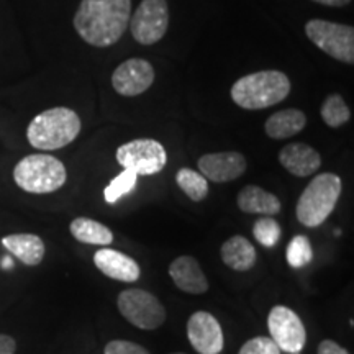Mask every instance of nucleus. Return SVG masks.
Returning <instances> with one entry per match:
<instances>
[{"instance_id":"obj_1","label":"nucleus","mask_w":354,"mask_h":354,"mask_svg":"<svg viewBox=\"0 0 354 354\" xmlns=\"http://www.w3.org/2000/svg\"><path fill=\"white\" fill-rule=\"evenodd\" d=\"M131 19V0H81L74 28L91 46L109 48L120 41Z\"/></svg>"},{"instance_id":"obj_2","label":"nucleus","mask_w":354,"mask_h":354,"mask_svg":"<svg viewBox=\"0 0 354 354\" xmlns=\"http://www.w3.org/2000/svg\"><path fill=\"white\" fill-rule=\"evenodd\" d=\"M290 79L281 71H258L238 79L230 95L238 107L245 110H263L281 104L290 94Z\"/></svg>"},{"instance_id":"obj_3","label":"nucleus","mask_w":354,"mask_h":354,"mask_svg":"<svg viewBox=\"0 0 354 354\" xmlns=\"http://www.w3.org/2000/svg\"><path fill=\"white\" fill-rule=\"evenodd\" d=\"M81 117L68 107H55L38 113L26 128V138L33 148L55 151L73 143L81 133Z\"/></svg>"},{"instance_id":"obj_4","label":"nucleus","mask_w":354,"mask_h":354,"mask_svg":"<svg viewBox=\"0 0 354 354\" xmlns=\"http://www.w3.org/2000/svg\"><path fill=\"white\" fill-rule=\"evenodd\" d=\"M343 183L333 172H323L310 180L297 202V220L304 227L317 228L333 214L342 196Z\"/></svg>"},{"instance_id":"obj_5","label":"nucleus","mask_w":354,"mask_h":354,"mask_svg":"<svg viewBox=\"0 0 354 354\" xmlns=\"http://www.w3.org/2000/svg\"><path fill=\"white\" fill-rule=\"evenodd\" d=\"M13 180L28 194H51L66 184L68 171L51 154H28L13 169Z\"/></svg>"},{"instance_id":"obj_6","label":"nucleus","mask_w":354,"mask_h":354,"mask_svg":"<svg viewBox=\"0 0 354 354\" xmlns=\"http://www.w3.org/2000/svg\"><path fill=\"white\" fill-rule=\"evenodd\" d=\"M305 35L333 59L344 64L354 63V28L351 25L313 19L305 24Z\"/></svg>"},{"instance_id":"obj_7","label":"nucleus","mask_w":354,"mask_h":354,"mask_svg":"<svg viewBox=\"0 0 354 354\" xmlns=\"http://www.w3.org/2000/svg\"><path fill=\"white\" fill-rule=\"evenodd\" d=\"M117 304L122 315L140 330H156L166 320L165 305L148 290H123L118 295Z\"/></svg>"},{"instance_id":"obj_8","label":"nucleus","mask_w":354,"mask_h":354,"mask_svg":"<svg viewBox=\"0 0 354 354\" xmlns=\"http://www.w3.org/2000/svg\"><path fill=\"white\" fill-rule=\"evenodd\" d=\"M117 162L123 169L133 171L136 176H153L165 169L167 153L159 141L140 138L128 141L117 149Z\"/></svg>"},{"instance_id":"obj_9","label":"nucleus","mask_w":354,"mask_h":354,"mask_svg":"<svg viewBox=\"0 0 354 354\" xmlns=\"http://www.w3.org/2000/svg\"><path fill=\"white\" fill-rule=\"evenodd\" d=\"M130 30L135 41L151 46L165 38L169 26V7L166 0H141L130 19Z\"/></svg>"},{"instance_id":"obj_10","label":"nucleus","mask_w":354,"mask_h":354,"mask_svg":"<svg viewBox=\"0 0 354 354\" xmlns=\"http://www.w3.org/2000/svg\"><path fill=\"white\" fill-rule=\"evenodd\" d=\"M268 328L271 339L279 349L289 354H300L307 343V331L294 310L284 305L272 307L268 315Z\"/></svg>"},{"instance_id":"obj_11","label":"nucleus","mask_w":354,"mask_h":354,"mask_svg":"<svg viewBox=\"0 0 354 354\" xmlns=\"http://www.w3.org/2000/svg\"><path fill=\"white\" fill-rule=\"evenodd\" d=\"M154 82V68L149 61L131 57L122 63L112 74V86L117 94L136 97L145 94Z\"/></svg>"},{"instance_id":"obj_12","label":"nucleus","mask_w":354,"mask_h":354,"mask_svg":"<svg viewBox=\"0 0 354 354\" xmlns=\"http://www.w3.org/2000/svg\"><path fill=\"white\" fill-rule=\"evenodd\" d=\"M187 338L194 349L201 354H220L223 351V330L216 318L209 312H196L187 322Z\"/></svg>"},{"instance_id":"obj_13","label":"nucleus","mask_w":354,"mask_h":354,"mask_svg":"<svg viewBox=\"0 0 354 354\" xmlns=\"http://www.w3.org/2000/svg\"><path fill=\"white\" fill-rule=\"evenodd\" d=\"M198 171L212 183L223 184L238 179L246 171V158L238 151L203 154L197 162Z\"/></svg>"},{"instance_id":"obj_14","label":"nucleus","mask_w":354,"mask_h":354,"mask_svg":"<svg viewBox=\"0 0 354 354\" xmlns=\"http://www.w3.org/2000/svg\"><path fill=\"white\" fill-rule=\"evenodd\" d=\"M94 264L102 274L120 282H136L141 269L135 259L120 251L104 248L94 254Z\"/></svg>"},{"instance_id":"obj_15","label":"nucleus","mask_w":354,"mask_h":354,"mask_svg":"<svg viewBox=\"0 0 354 354\" xmlns=\"http://www.w3.org/2000/svg\"><path fill=\"white\" fill-rule=\"evenodd\" d=\"M279 162L292 176L308 177L322 167V156L312 146L290 143L279 151Z\"/></svg>"},{"instance_id":"obj_16","label":"nucleus","mask_w":354,"mask_h":354,"mask_svg":"<svg viewBox=\"0 0 354 354\" xmlns=\"http://www.w3.org/2000/svg\"><path fill=\"white\" fill-rule=\"evenodd\" d=\"M169 276L177 289L187 294L201 295L209 290V281L203 274L201 264L192 256H180L169 266Z\"/></svg>"},{"instance_id":"obj_17","label":"nucleus","mask_w":354,"mask_h":354,"mask_svg":"<svg viewBox=\"0 0 354 354\" xmlns=\"http://www.w3.org/2000/svg\"><path fill=\"white\" fill-rule=\"evenodd\" d=\"M2 245L7 251L26 266H38L44 258L46 248L38 234L15 233L2 238Z\"/></svg>"},{"instance_id":"obj_18","label":"nucleus","mask_w":354,"mask_h":354,"mask_svg":"<svg viewBox=\"0 0 354 354\" xmlns=\"http://www.w3.org/2000/svg\"><path fill=\"white\" fill-rule=\"evenodd\" d=\"M238 207L245 214H259L266 216L277 215L281 212L282 205L281 201L274 196V194L268 192L259 185H246L238 194Z\"/></svg>"},{"instance_id":"obj_19","label":"nucleus","mask_w":354,"mask_h":354,"mask_svg":"<svg viewBox=\"0 0 354 354\" xmlns=\"http://www.w3.org/2000/svg\"><path fill=\"white\" fill-rule=\"evenodd\" d=\"M307 125V115L299 109H286L272 113L264 123V131L272 140H287Z\"/></svg>"},{"instance_id":"obj_20","label":"nucleus","mask_w":354,"mask_h":354,"mask_svg":"<svg viewBox=\"0 0 354 354\" xmlns=\"http://www.w3.org/2000/svg\"><path fill=\"white\" fill-rule=\"evenodd\" d=\"M220 254L225 266L238 272H246L253 269L256 259H258L253 243L246 240L245 236H232L225 241L221 245Z\"/></svg>"},{"instance_id":"obj_21","label":"nucleus","mask_w":354,"mask_h":354,"mask_svg":"<svg viewBox=\"0 0 354 354\" xmlns=\"http://www.w3.org/2000/svg\"><path fill=\"white\" fill-rule=\"evenodd\" d=\"M69 232L77 241L84 245L109 246L113 243V233L109 227H105L100 221H95L86 216L74 218L69 225Z\"/></svg>"},{"instance_id":"obj_22","label":"nucleus","mask_w":354,"mask_h":354,"mask_svg":"<svg viewBox=\"0 0 354 354\" xmlns=\"http://www.w3.org/2000/svg\"><path fill=\"white\" fill-rule=\"evenodd\" d=\"M176 183L185 196L194 202H202L209 194V180L201 172L189 169V167H183V169L177 171Z\"/></svg>"},{"instance_id":"obj_23","label":"nucleus","mask_w":354,"mask_h":354,"mask_svg":"<svg viewBox=\"0 0 354 354\" xmlns=\"http://www.w3.org/2000/svg\"><path fill=\"white\" fill-rule=\"evenodd\" d=\"M320 115L323 122L330 128H339L344 123L349 122L351 118V110H349L348 104L339 94H330L323 100Z\"/></svg>"},{"instance_id":"obj_24","label":"nucleus","mask_w":354,"mask_h":354,"mask_svg":"<svg viewBox=\"0 0 354 354\" xmlns=\"http://www.w3.org/2000/svg\"><path fill=\"white\" fill-rule=\"evenodd\" d=\"M286 258L290 268H304L307 266L313 258L312 245H310L308 238L304 234H297L295 238H292L286 250Z\"/></svg>"},{"instance_id":"obj_25","label":"nucleus","mask_w":354,"mask_h":354,"mask_svg":"<svg viewBox=\"0 0 354 354\" xmlns=\"http://www.w3.org/2000/svg\"><path fill=\"white\" fill-rule=\"evenodd\" d=\"M136 179H138V176H136L133 171H128V169L123 171L122 174H118L115 179L110 180V184L104 190L105 202L115 203L120 197L133 192L136 187Z\"/></svg>"},{"instance_id":"obj_26","label":"nucleus","mask_w":354,"mask_h":354,"mask_svg":"<svg viewBox=\"0 0 354 354\" xmlns=\"http://www.w3.org/2000/svg\"><path fill=\"white\" fill-rule=\"evenodd\" d=\"M253 234L256 240L259 241V245L266 248H274L281 240L282 228L279 225L277 220H274L272 216H261L259 220H256L253 227Z\"/></svg>"},{"instance_id":"obj_27","label":"nucleus","mask_w":354,"mask_h":354,"mask_svg":"<svg viewBox=\"0 0 354 354\" xmlns=\"http://www.w3.org/2000/svg\"><path fill=\"white\" fill-rule=\"evenodd\" d=\"M238 354H281V349L268 336H256L243 344Z\"/></svg>"},{"instance_id":"obj_28","label":"nucleus","mask_w":354,"mask_h":354,"mask_svg":"<svg viewBox=\"0 0 354 354\" xmlns=\"http://www.w3.org/2000/svg\"><path fill=\"white\" fill-rule=\"evenodd\" d=\"M104 354H149V351L138 343L125 342V339H113V342L107 343Z\"/></svg>"},{"instance_id":"obj_29","label":"nucleus","mask_w":354,"mask_h":354,"mask_svg":"<svg viewBox=\"0 0 354 354\" xmlns=\"http://www.w3.org/2000/svg\"><path fill=\"white\" fill-rule=\"evenodd\" d=\"M317 354H349L343 346H339L338 343L333 342V339H323V342L318 344Z\"/></svg>"},{"instance_id":"obj_30","label":"nucleus","mask_w":354,"mask_h":354,"mask_svg":"<svg viewBox=\"0 0 354 354\" xmlns=\"http://www.w3.org/2000/svg\"><path fill=\"white\" fill-rule=\"evenodd\" d=\"M17 342L8 335H0V354H15Z\"/></svg>"},{"instance_id":"obj_31","label":"nucleus","mask_w":354,"mask_h":354,"mask_svg":"<svg viewBox=\"0 0 354 354\" xmlns=\"http://www.w3.org/2000/svg\"><path fill=\"white\" fill-rule=\"evenodd\" d=\"M312 2L322 3L326 7H346L348 3H351V0H312Z\"/></svg>"},{"instance_id":"obj_32","label":"nucleus","mask_w":354,"mask_h":354,"mask_svg":"<svg viewBox=\"0 0 354 354\" xmlns=\"http://www.w3.org/2000/svg\"><path fill=\"white\" fill-rule=\"evenodd\" d=\"M172 354H184V353H172Z\"/></svg>"}]
</instances>
